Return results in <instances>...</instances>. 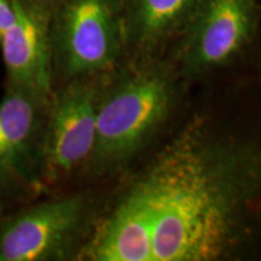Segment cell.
Masks as SVG:
<instances>
[{
	"mask_svg": "<svg viewBox=\"0 0 261 261\" xmlns=\"http://www.w3.org/2000/svg\"><path fill=\"white\" fill-rule=\"evenodd\" d=\"M136 184L154 217L152 261L233 256L261 225V140L188 127Z\"/></svg>",
	"mask_w": 261,
	"mask_h": 261,
	"instance_id": "obj_1",
	"label": "cell"
},
{
	"mask_svg": "<svg viewBox=\"0 0 261 261\" xmlns=\"http://www.w3.org/2000/svg\"><path fill=\"white\" fill-rule=\"evenodd\" d=\"M173 98L167 75L155 69L129 75L100 93L91 169L108 172L132 158L167 117Z\"/></svg>",
	"mask_w": 261,
	"mask_h": 261,
	"instance_id": "obj_2",
	"label": "cell"
},
{
	"mask_svg": "<svg viewBox=\"0 0 261 261\" xmlns=\"http://www.w3.org/2000/svg\"><path fill=\"white\" fill-rule=\"evenodd\" d=\"M123 21L116 0H67L56 29V51L70 79L109 69L121 51Z\"/></svg>",
	"mask_w": 261,
	"mask_h": 261,
	"instance_id": "obj_3",
	"label": "cell"
},
{
	"mask_svg": "<svg viewBox=\"0 0 261 261\" xmlns=\"http://www.w3.org/2000/svg\"><path fill=\"white\" fill-rule=\"evenodd\" d=\"M100 93L91 77H80L58 94L44 130L40 182H57L89 162Z\"/></svg>",
	"mask_w": 261,
	"mask_h": 261,
	"instance_id": "obj_4",
	"label": "cell"
},
{
	"mask_svg": "<svg viewBox=\"0 0 261 261\" xmlns=\"http://www.w3.org/2000/svg\"><path fill=\"white\" fill-rule=\"evenodd\" d=\"M48 97L9 86L0 102V189L40 182Z\"/></svg>",
	"mask_w": 261,
	"mask_h": 261,
	"instance_id": "obj_5",
	"label": "cell"
},
{
	"mask_svg": "<svg viewBox=\"0 0 261 261\" xmlns=\"http://www.w3.org/2000/svg\"><path fill=\"white\" fill-rule=\"evenodd\" d=\"M255 22L254 0H200L182 44L185 67L202 73L227 63L249 41Z\"/></svg>",
	"mask_w": 261,
	"mask_h": 261,
	"instance_id": "obj_6",
	"label": "cell"
},
{
	"mask_svg": "<svg viewBox=\"0 0 261 261\" xmlns=\"http://www.w3.org/2000/svg\"><path fill=\"white\" fill-rule=\"evenodd\" d=\"M79 195L25 210L0 228V261H40L60 256L77 234L85 215Z\"/></svg>",
	"mask_w": 261,
	"mask_h": 261,
	"instance_id": "obj_7",
	"label": "cell"
},
{
	"mask_svg": "<svg viewBox=\"0 0 261 261\" xmlns=\"http://www.w3.org/2000/svg\"><path fill=\"white\" fill-rule=\"evenodd\" d=\"M15 22L0 37L9 86L51 93L52 44L46 15L38 5L11 0Z\"/></svg>",
	"mask_w": 261,
	"mask_h": 261,
	"instance_id": "obj_8",
	"label": "cell"
},
{
	"mask_svg": "<svg viewBox=\"0 0 261 261\" xmlns=\"http://www.w3.org/2000/svg\"><path fill=\"white\" fill-rule=\"evenodd\" d=\"M154 217L144 192L135 184L103 221L89 248L97 261H152Z\"/></svg>",
	"mask_w": 261,
	"mask_h": 261,
	"instance_id": "obj_9",
	"label": "cell"
},
{
	"mask_svg": "<svg viewBox=\"0 0 261 261\" xmlns=\"http://www.w3.org/2000/svg\"><path fill=\"white\" fill-rule=\"evenodd\" d=\"M200 0H132L126 32L139 44H156L187 24Z\"/></svg>",
	"mask_w": 261,
	"mask_h": 261,
	"instance_id": "obj_10",
	"label": "cell"
},
{
	"mask_svg": "<svg viewBox=\"0 0 261 261\" xmlns=\"http://www.w3.org/2000/svg\"><path fill=\"white\" fill-rule=\"evenodd\" d=\"M15 22V10L11 0H0V37Z\"/></svg>",
	"mask_w": 261,
	"mask_h": 261,
	"instance_id": "obj_11",
	"label": "cell"
}]
</instances>
